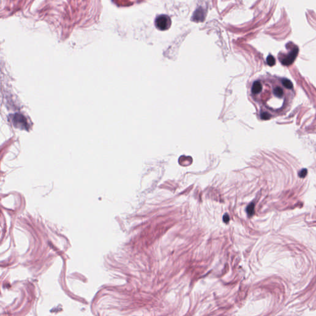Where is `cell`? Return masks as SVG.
Instances as JSON below:
<instances>
[{"label":"cell","mask_w":316,"mask_h":316,"mask_svg":"<svg viewBox=\"0 0 316 316\" xmlns=\"http://www.w3.org/2000/svg\"><path fill=\"white\" fill-rule=\"evenodd\" d=\"M298 52V48L297 46L294 45L292 43L291 45V49L290 52L287 54H282L281 56H279V60L280 62L284 65H290L292 64L295 61L296 57L297 56Z\"/></svg>","instance_id":"obj_1"},{"label":"cell","mask_w":316,"mask_h":316,"mask_svg":"<svg viewBox=\"0 0 316 316\" xmlns=\"http://www.w3.org/2000/svg\"><path fill=\"white\" fill-rule=\"evenodd\" d=\"M155 26L160 30H168L171 26V20L167 15H160L155 19Z\"/></svg>","instance_id":"obj_2"},{"label":"cell","mask_w":316,"mask_h":316,"mask_svg":"<svg viewBox=\"0 0 316 316\" xmlns=\"http://www.w3.org/2000/svg\"><path fill=\"white\" fill-rule=\"evenodd\" d=\"M262 85L261 82L259 81L254 82L253 83L252 88H251L252 93L253 94L257 95V94L260 93L262 91Z\"/></svg>","instance_id":"obj_3"},{"label":"cell","mask_w":316,"mask_h":316,"mask_svg":"<svg viewBox=\"0 0 316 316\" xmlns=\"http://www.w3.org/2000/svg\"><path fill=\"white\" fill-rule=\"evenodd\" d=\"M204 18V11L202 10H197L194 14L193 20L196 22H199V21H203Z\"/></svg>","instance_id":"obj_4"},{"label":"cell","mask_w":316,"mask_h":316,"mask_svg":"<svg viewBox=\"0 0 316 316\" xmlns=\"http://www.w3.org/2000/svg\"><path fill=\"white\" fill-rule=\"evenodd\" d=\"M281 82L285 88L289 90H293V85L292 82H291L290 80L287 79H281Z\"/></svg>","instance_id":"obj_5"},{"label":"cell","mask_w":316,"mask_h":316,"mask_svg":"<svg viewBox=\"0 0 316 316\" xmlns=\"http://www.w3.org/2000/svg\"><path fill=\"white\" fill-rule=\"evenodd\" d=\"M246 211H247L248 214L249 216L253 215L254 212V203H251L250 204H249L248 206L247 207Z\"/></svg>","instance_id":"obj_6"},{"label":"cell","mask_w":316,"mask_h":316,"mask_svg":"<svg viewBox=\"0 0 316 316\" xmlns=\"http://www.w3.org/2000/svg\"><path fill=\"white\" fill-rule=\"evenodd\" d=\"M267 62L268 64L270 66H273L274 64H276V60H275V58H274L271 55H269L267 58Z\"/></svg>","instance_id":"obj_7"},{"label":"cell","mask_w":316,"mask_h":316,"mask_svg":"<svg viewBox=\"0 0 316 316\" xmlns=\"http://www.w3.org/2000/svg\"><path fill=\"white\" fill-rule=\"evenodd\" d=\"M306 174H307V170L303 169L299 173V176L301 178H304L306 176Z\"/></svg>","instance_id":"obj_8"},{"label":"cell","mask_w":316,"mask_h":316,"mask_svg":"<svg viewBox=\"0 0 316 316\" xmlns=\"http://www.w3.org/2000/svg\"><path fill=\"white\" fill-rule=\"evenodd\" d=\"M229 220H230V218H229V215H228L227 214H226L225 215H223V222H226V223H228V222H229Z\"/></svg>","instance_id":"obj_9"}]
</instances>
